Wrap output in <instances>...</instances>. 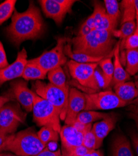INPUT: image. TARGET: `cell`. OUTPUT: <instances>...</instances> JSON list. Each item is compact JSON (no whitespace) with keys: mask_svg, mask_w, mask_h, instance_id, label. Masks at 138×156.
<instances>
[{"mask_svg":"<svg viewBox=\"0 0 138 156\" xmlns=\"http://www.w3.org/2000/svg\"><path fill=\"white\" fill-rule=\"evenodd\" d=\"M98 63H79L70 60L67 66L70 75L82 86L96 91L99 87L96 79L95 72Z\"/></svg>","mask_w":138,"mask_h":156,"instance_id":"ba28073f","label":"cell"},{"mask_svg":"<svg viewBox=\"0 0 138 156\" xmlns=\"http://www.w3.org/2000/svg\"><path fill=\"white\" fill-rule=\"evenodd\" d=\"M105 8L106 14L118 25V20L121 17L119 5L116 0H105Z\"/></svg>","mask_w":138,"mask_h":156,"instance_id":"83f0119b","label":"cell"},{"mask_svg":"<svg viewBox=\"0 0 138 156\" xmlns=\"http://www.w3.org/2000/svg\"><path fill=\"white\" fill-rule=\"evenodd\" d=\"M28 55L26 49L20 51L16 60L3 69H0V86L5 83L22 77L25 66L28 63Z\"/></svg>","mask_w":138,"mask_h":156,"instance_id":"8fae6325","label":"cell"},{"mask_svg":"<svg viewBox=\"0 0 138 156\" xmlns=\"http://www.w3.org/2000/svg\"><path fill=\"white\" fill-rule=\"evenodd\" d=\"M130 136H131V139L132 140L134 149L136 151L137 155L138 156V134L134 131H133L131 132Z\"/></svg>","mask_w":138,"mask_h":156,"instance_id":"8d00e7d4","label":"cell"},{"mask_svg":"<svg viewBox=\"0 0 138 156\" xmlns=\"http://www.w3.org/2000/svg\"><path fill=\"white\" fill-rule=\"evenodd\" d=\"M25 121V115L19 106L13 104L5 105L0 110V129L14 134L18 127Z\"/></svg>","mask_w":138,"mask_h":156,"instance_id":"9c48e42d","label":"cell"},{"mask_svg":"<svg viewBox=\"0 0 138 156\" xmlns=\"http://www.w3.org/2000/svg\"><path fill=\"white\" fill-rule=\"evenodd\" d=\"M114 73L113 77L112 83L115 85L118 83L126 82L131 78V76L125 70L122 65L120 59V52H119V42H118L115 50H114Z\"/></svg>","mask_w":138,"mask_h":156,"instance_id":"e0dca14e","label":"cell"},{"mask_svg":"<svg viewBox=\"0 0 138 156\" xmlns=\"http://www.w3.org/2000/svg\"><path fill=\"white\" fill-rule=\"evenodd\" d=\"M39 4L47 18L53 20L58 25L63 22L69 9L59 4L56 0H40Z\"/></svg>","mask_w":138,"mask_h":156,"instance_id":"5bb4252c","label":"cell"},{"mask_svg":"<svg viewBox=\"0 0 138 156\" xmlns=\"http://www.w3.org/2000/svg\"><path fill=\"white\" fill-rule=\"evenodd\" d=\"M118 117L115 114H109L105 119L95 123L92 126V130L94 133L98 144L101 146L104 139L115 127Z\"/></svg>","mask_w":138,"mask_h":156,"instance_id":"2e32d148","label":"cell"},{"mask_svg":"<svg viewBox=\"0 0 138 156\" xmlns=\"http://www.w3.org/2000/svg\"><path fill=\"white\" fill-rule=\"evenodd\" d=\"M92 151L93 150H90L85 147L83 145H81L77 147L72 152L70 156H85Z\"/></svg>","mask_w":138,"mask_h":156,"instance_id":"e575fe53","label":"cell"},{"mask_svg":"<svg viewBox=\"0 0 138 156\" xmlns=\"http://www.w3.org/2000/svg\"><path fill=\"white\" fill-rule=\"evenodd\" d=\"M11 91L15 98L27 112L32 111L36 94L28 87L27 82L18 80L11 83Z\"/></svg>","mask_w":138,"mask_h":156,"instance_id":"4fadbf2b","label":"cell"},{"mask_svg":"<svg viewBox=\"0 0 138 156\" xmlns=\"http://www.w3.org/2000/svg\"><path fill=\"white\" fill-rule=\"evenodd\" d=\"M111 156H134L131 144L123 135H118L111 144Z\"/></svg>","mask_w":138,"mask_h":156,"instance_id":"d6986e66","label":"cell"},{"mask_svg":"<svg viewBox=\"0 0 138 156\" xmlns=\"http://www.w3.org/2000/svg\"><path fill=\"white\" fill-rule=\"evenodd\" d=\"M67 41V37H59L54 48L29 61L37 64L47 73L55 68L62 67L67 62V57L64 53Z\"/></svg>","mask_w":138,"mask_h":156,"instance_id":"8992f818","label":"cell"},{"mask_svg":"<svg viewBox=\"0 0 138 156\" xmlns=\"http://www.w3.org/2000/svg\"><path fill=\"white\" fill-rule=\"evenodd\" d=\"M92 15L94 18L95 30L115 31L117 24L106 14L105 7L98 2H94V9Z\"/></svg>","mask_w":138,"mask_h":156,"instance_id":"9a60e30c","label":"cell"},{"mask_svg":"<svg viewBox=\"0 0 138 156\" xmlns=\"http://www.w3.org/2000/svg\"><path fill=\"white\" fill-rule=\"evenodd\" d=\"M98 64L102 70V74L105 82V88H106L112 83L114 73L113 63L112 62L111 58H106L102 59Z\"/></svg>","mask_w":138,"mask_h":156,"instance_id":"cb8c5ba5","label":"cell"},{"mask_svg":"<svg viewBox=\"0 0 138 156\" xmlns=\"http://www.w3.org/2000/svg\"><path fill=\"white\" fill-rule=\"evenodd\" d=\"M133 2H134L135 10H136V16H138V0H133Z\"/></svg>","mask_w":138,"mask_h":156,"instance_id":"b9f144b4","label":"cell"},{"mask_svg":"<svg viewBox=\"0 0 138 156\" xmlns=\"http://www.w3.org/2000/svg\"><path fill=\"white\" fill-rule=\"evenodd\" d=\"M44 28L39 9L33 2H30L28 8L25 11L19 12L15 10L11 23L6 30L10 41L18 46L25 41L40 37Z\"/></svg>","mask_w":138,"mask_h":156,"instance_id":"6da1fadb","label":"cell"},{"mask_svg":"<svg viewBox=\"0 0 138 156\" xmlns=\"http://www.w3.org/2000/svg\"><path fill=\"white\" fill-rule=\"evenodd\" d=\"M0 156H18L15 154H11L9 153H3V152H0Z\"/></svg>","mask_w":138,"mask_h":156,"instance_id":"7bdbcfd3","label":"cell"},{"mask_svg":"<svg viewBox=\"0 0 138 156\" xmlns=\"http://www.w3.org/2000/svg\"><path fill=\"white\" fill-rule=\"evenodd\" d=\"M109 114L97 112L96 111H83L77 115L76 121L83 124H92L99 120H102Z\"/></svg>","mask_w":138,"mask_h":156,"instance_id":"603a6c76","label":"cell"},{"mask_svg":"<svg viewBox=\"0 0 138 156\" xmlns=\"http://www.w3.org/2000/svg\"><path fill=\"white\" fill-rule=\"evenodd\" d=\"M33 119L40 127H50L58 133L61 129L60 119L56 108L47 100L37 96H35L33 104Z\"/></svg>","mask_w":138,"mask_h":156,"instance_id":"5b68a950","label":"cell"},{"mask_svg":"<svg viewBox=\"0 0 138 156\" xmlns=\"http://www.w3.org/2000/svg\"><path fill=\"white\" fill-rule=\"evenodd\" d=\"M93 30L90 28L89 27H88V26L85 23H83L81 25V27L80 28V30H79V31L77 36L81 37V36H86L87 34H90Z\"/></svg>","mask_w":138,"mask_h":156,"instance_id":"d590c367","label":"cell"},{"mask_svg":"<svg viewBox=\"0 0 138 156\" xmlns=\"http://www.w3.org/2000/svg\"><path fill=\"white\" fill-rule=\"evenodd\" d=\"M129 118L133 120H134V121L135 122L137 128L138 129V114L137 113H130L129 114Z\"/></svg>","mask_w":138,"mask_h":156,"instance_id":"60d3db41","label":"cell"},{"mask_svg":"<svg viewBox=\"0 0 138 156\" xmlns=\"http://www.w3.org/2000/svg\"><path fill=\"white\" fill-rule=\"evenodd\" d=\"M16 0H6L0 4V25L11 17L15 10Z\"/></svg>","mask_w":138,"mask_h":156,"instance_id":"f1b7e54d","label":"cell"},{"mask_svg":"<svg viewBox=\"0 0 138 156\" xmlns=\"http://www.w3.org/2000/svg\"><path fill=\"white\" fill-rule=\"evenodd\" d=\"M34 93L47 100L56 108L61 121H65L69 104V89L65 90L51 83H45L37 80L32 84Z\"/></svg>","mask_w":138,"mask_h":156,"instance_id":"277c9868","label":"cell"},{"mask_svg":"<svg viewBox=\"0 0 138 156\" xmlns=\"http://www.w3.org/2000/svg\"><path fill=\"white\" fill-rule=\"evenodd\" d=\"M122 16L121 24L132 21H136V13L133 0H124L121 2Z\"/></svg>","mask_w":138,"mask_h":156,"instance_id":"484cf974","label":"cell"},{"mask_svg":"<svg viewBox=\"0 0 138 156\" xmlns=\"http://www.w3.org/2000/svg\"><path fill=\"white\" fill-rule=\"evenodd\" d=\"M47 146L41 141L33 127L9 135L0 146V152H11L18 156H33Z\"/></svg>","mask_w":138,"mask_h":156,"instance_id":"3957f363","label":"cell"},{"mask_svg":"<svg viewBox=\"0 0 138 156\" xmlns=\"http://www.w3.org/2000/svg\"><path fill=\"white\" fill-rule=\"evenodd\" d=\"M72 51L98 58H111L118 42L113 31L93 30L85 36H76L70 39Z\"/></svg>","mask_w":138,"mask_h":156,"instance_id":"7a4b0ae2","label":"cell"},{"mask_svg":"<svg viewBox=\"0 0 138 156\" xmlns=\"http://www.w3.org/2000/svg\"><path fill=\"white\" fill-rule=\"evenodd\" d=\"M47 74V73L39 66L28 61L24 69L22 77L26 81L40 80L45 79Z\"/></svg>","mask_w":138,"mask_h":156,"instance_id":"44dd1931","label":"cell"},{"mask_svg":"<svg viewBox=\"0 0 138 156\" xmlns=\"http://www.w3.org/2000/svg\"><path fill=\"white\" fill-rule=\"evenodd\" d=\"M33 156H62V155L60 150L51 151L46 147L39 153Z\"/></svg>","mask_w":138,"mask_h":156,"instance_id":"836d02e7","label":"cell"},{"mask_svg":"<svg viewBox=\"0 0 138 156\" xmlns=\"http://www.w3.org/2000/svg\"><path fill=\"white\" fill-rule=\"evenodd\" d=\"M124 48L125 49H138V33L134 32L132 35L129 36L124 43Z\"/></svg>","mask_w":138,"mask_h":156,"instance_id":"4dcf8cb0","label":"cell"},{"mask_svg":"<svg viewBox=\"0 0 138 156\" xmlns=\"http://www.w3.org/2000/svg\"><path fill=\"white\" fill-rule=\"evenodd\" d=\"M47 75L50 83L62 89H69L67 84L66 76L62 67H59L50 71Z\"/></svg>","mask_w":138,"mask_h":156,"instance_id":"7402d4cb","label":"cell"},{"mask_svg":"<svg viewBox=\"0 0 138 156\" xmlns=\"http://www.w3.org/2000/svg\"><path fill=\"white\" fill-rule=\"evenodd\" d=\"M82 145L90 150H96L100 147L98 144L97 139L92 129L83 134Z\"/></svg>","mask_w":138,"mask_h":156,"instance_id":"f546056e","label":"cell"},{"mask_svg":"<svg viewBox=\"0 0 138 156\" xmlns=\"http://www.w3.org/2000/svg\"><path fill=\"white\" fill-rule=\"evenodd\" d=\"M9 65L5 50L2 41H0V69L5 68Z\"/></svg>","mask_w":138,"mask_h":156,"instance_id":"d6a6232c","label":"cell"},{"mask_svg":"<svg viewBox=\"0 0 138 156\" xmlns=\"http://www.w3.org/2000/svg\"><path fill=\"white\" fill-rule=\"evenodd\" d=\"M85 96L86 98L85 111L113 109L124 107L137 101V100L132 102L124 101L111 90L85 94Z\"/></svg>","mask_w":138,"mask_h":156,"instance_id":"52a82bcc","label":"cell"},{"mask_svg":"<svg viewBox=\"0 0 138 156\" xmlns=\"http://www.w3.org/2000/svg\"><path fill=\"white\" fill-rule=\"evenodd\" d=\"M136 28L135 32L138 33V16H136Z\"/></svg>","mask_w":138,"mask_h":156,"instance_id":"ee69618b","label":"cell"},{"mask_svg":"<svg viewBox=\"0 0 138 156\" xmlns=\"http://www.w3.org/2000/svg\"><path fill=\"white\" fill-rule=\"evenodd\" d=\"M115 93L123 101L132 102L138 98V88L133 82H124L115 85Z\"/></svg>","mask_w":138,"mask_h":156,"instance_id":"ac0fdd59","label":"cell"},{"mask_svg":"<svg viewBox=\"0 0 138 156\" xmlns=\"http://www.w3.org/2000/svg\"><path fill=\"white\" fill-rule=\"evenodd\" d=\"M85 156H103V154L100 151L93 150L91 151L90 153L85 155Z\"/></svg>","mask_w":138,"mask_h":156,"instance_id":"ab89813d","label":"cell"},{"mask_svg":"<svg viewBox=\"0 0 138 156\" xmlns=\"http://www.w3.org/2000/svg\"><path fill=\"white\" fill-rule=\"evenodd\" d=\"M41 141L45 146L51 142H57L59 139V133L50 127H42L37 133Z\"/></svg>","mask_w":138,"mask_h":156,"instance_id":"4316f807","label":"cell"},{"mask_svg":"<svg viewBox=\"0 0 138 156\" xmlns=\"http://www.w3.org/2000/svg\"><path fill=\"white\" fill-rule=\"evenodd\" d=\"M62 156H70L77 147L82 145L83 134L72 126L65 125L59 132Z\"/></svg>","mask_w":138,"mask_h":156,"instance_id":"30bf717a","label":"cell"},{"mask_svg":"<svg viewBox=\"0 0 138 156\" xmlns=\"http://www.w3.org/2000/svg\"><path fill=\"white\" fill-rule=\"evenodd\" d=\"M11 98L8 96H0V110L6 105L7 102L10 101Z\"/></svg>","mask_w":138,"mask_h":156,"instance_id":"f35d334b","label":"cell"},{"mask_svg":"<svg viewBox=\"0 0 138 156\" xmlns=\"http://www.w3.org/2000/svg\"><path fill=\"white\" fill-rule=\"evenodd\" d=\"M74 128L78 130L79 131L82 133L83 134L86 133V132L90 131L92 129V124H83L82 122H80L79 121H75V122L72 125Z\"/></svg>","mask_w":138,"mask_h":156,"instance_id":"1f68e13d","label":"cell"},{"mask_svg":"<svg viewBox=\"0 0 138 156\" xmlns=\"http://www.w3.org/2000/svg\"><path fill=\"white\" fill-rule=\"evenodd\" d=\"M64 53L67 58L70 60L79 63H98L101 61L102 58H94L82 53H75L72 51V44L70 39L67 37V43L64 47Z\"/></svg>","mask_w":138,"mask_h":156,"instance_id":"ffe728a7","label":"cell"},{"mask_svg":"<svg viewBox=\"0 0 138 156\" xmlns=\"http://www.w3.org/2000/svg\"><path fill=\"white\" fill-rule=\"evenodd\" d=\"M126 71L130 76L138 73V49L126 50Z\"/></svg>","mask_w":138,"mask_h":156,"instance_id":"d4e9b609","label":"cell"},{"mask_svg":"<svg viewBox=\"0 0 138 156\" xmlns=\"http://www.w3.org/2000/svg\"><path fill=\"white\" fill-rule=\"evenodd\" d=\"M86 107L85 94L75 88H70L69 94V104L65 122L72 126L76 121L77 117Z\"/></svg>","mask_w":138,"mask_h":156,"instance_id":"7c38bea8","label":"cell"},{"mask_svg":"<svg viewBox=\"0 0 138 156\" xmlns=\"http://www.w3.org/2000/svg\"><path fill=\"white\" fill-rule=\"evenodd\" d=\"M11 135V134L5 129H0V146H1L7 137Z\"/></svg>","mask_w":138,"mask_h":156,"instance_id":"74e56055","label":"cell"}]
</instances>
